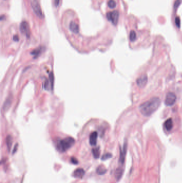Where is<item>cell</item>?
<instances>
[{
	"instance_id": "obj_1",
	"label": "cell",
	"mask_w": 182,
	"mask_h": 183,
	"mask_svg": "<svg viewBox=\"0 0 182 183\" xmlns=\"http://www.w3.org/2000/svg\"><path fill=\"white\" fill-rule=\"evenodd\" d=\"M160 104V99L158 97H153L141 103L139 107V110L143 116L148 117L159 108Z\"/></svg>"
},
{
	"instance_id": "obj_2",
	"label": "cell",
	"mask_w": 182,
	"mask_h": 183,
	"mask_svg": "<svg viewBox=\"0 0 182 183\" xmlns=\"http://www.w3.org/2000/svg\"><path fill=\"white\" fill-rule=\"evenodd\" d=\"M75 144V140L72 137H67L60 140L57 144V148L60 152H65L71 148Z\"/></svg>"
},
{
	"instance_id": "obj_3",
	"label": "cell",
	"mask_w": 182,
	"mask_h": 183,
	"mask_svg": "<svg viewBox=\"0 0 182 183\" xmlns=\"http://www.w3.org/2000/svg\"><path fill=\"white\" fill-rule=\"evenodd\" d=\"M177 97L174 93L168 92L165 99V104L167 106H173L176 101Z\"/></svg>"
},
{
	"instance_id": "obj_4",
	"label": "cell",
	"mask_w": 182,
	"mask_h": 183,
	"mask_svg": "<svg viewBox=\"0 0 182 183\" xmlns=\"http://www.w3.org/2000/svg\"><path fill=\"white\" fill-rule=\"evenodd\" d=\"M119 13L115 10V11L109 12L107 14V18L109 21L110 22H112V23L116 25L118 22L119 20Z\"/></svg>"
},
{
	"instance_id": "obj_5",
	"label": "cell",
	"mask_w": 182,
	"mask_h": 183,
	"mask_svg": "<svg viewBox=\"0 0 182 183\" xmlns=\"http://www.w3.org/2000/svg\"><path fill=\"white\" fill-rule=\"evenodd\" d=\"M31 5L35 14L40 18H42L43 14L41 11V7H40L37 0H31Z\"/></svg>"
},
{
	"instance_id": "obj_6",
	"label": "cell",
	"mask_w": 182,
	"mask_h": 183,
	"mask_svg": "<svg viewBox=\"0 0 182 183\" xmlns=\"http://www.w3.org/2000/svg\"><path fill=\"white\" fill-rule=\"evenodd\" d=\"M148 77L146 75H143L139 77L136 80L137 86L139 88H144L147 84Z\"/></svg>"
},
{
	"instance_id": "obj_7",
	"label": "cell",
	"mask_w": 182,
	"mask_h": 183,
	"mask_svg": "<svg viewBox=\"0 0 182 183\" xmlns=\"http://www.w3.org/2000/svg\"><path fill=\"white\" fill-rule=\"evenodd\" d=\"M20 29H21V32L26 35L27 38L29 37L30 32H29V28L28 23L26 22H23L20 26Z\"/></svg>"
},
{
	"instance_id": "obj_8",
	"label": "cell",
	"mask_w": 182,
	"mask_h": 183,
	"mask_svg": "<svg viewBox=\"0 0 182 183\" xmlns=\"http://www.w3.org/2000/svg\"><path fill=\"white\" fill-rule=\"evenodd\" d=\"M85 175V171L82 168H77L74 171L73 176L76 178L81 179Z\"/></svg>"
},
{
	"instance_id": "obj_9",
	"label": "cell",
	"mask_w": 182,
	"mask_h": 183,
	"mask_svg": "<svg viewBox=\"0 0 182 183\" xmlns=\"http://www.w3.org/2000/svg\"><path fill=\"white\" fill-rule=\"evenodd\" d=\"M98 133L97 132H93L89 137V143L92 146H95L97 144Z\"/></svg>"
},
{
	"instance_id": "obj_10",
	"label": "cell",
	"mask_w": 182,
	"mask_h": 183,
	"mask_svg": "<svg viewBox=\"0 0 182 183\" xmlns=\"http://www.w3.org/2000/svg\"><path fill=\"white\" fill-rule=\"evenodd\" d=\"M127 151V144H125L124 147L122 149L120 150V162L121 164H124L125 159V156H126V154Z\"/></svg>"
},
{
	"instance_id": "obj_11",
	"label": "cell",
	"mask_w": 182,
	"mask_h": 183,
	"mask_svg": "<svg viewBox=\"0 0 182 183\" xmlns=\"http://www.w3.org/2000/svg\"><path fill=\"white\" fill-rule=\"evenodd\" d=\"M69 29L71 31L75 34H77L79 32V27L78 24L74 22H70L69 24Z\"/></svg>"
},
{
	"instance_id": "obj_12",
	"label": "cell",
	"mask_w": 182,
	"mask_h": 183,
	"mask_svg": "<svg viewBox=\"0 0 182 183\" xmlns=\"http://www.w3.org/2000/svg\"><path fill=\"white\" fill-rule=\"evenodd\" d=\"M164 127L167 131H170L171 130L173 127V121L171 118H169L165 121Z\"/></svg>"
},
{
	"instance_id": "obj_13",
	"label": "cell",
	"mask_w": 182,
	"mask_h": 183,
	"mask_svg": "<svg viewBox=\"0 0 182 183\" xmlns=\"http://www.w3.org/2000/svg\"><path fill=\"white\" fill-rule=\"evenodd\" d=\"M12 97L11 96H8V97L6 99L3 106V109L4 111L8 110L9 109V108L10 107L12 103Z\"/></svg>"
},
{
	"instance_id": "obj_14",
	"label": "cell",
	"mask_w": 182,
	"mask_h": 183,
	"mask_svg": "<svg viewBox=\"0 0 182 183\" xmlns=\"http://www.w3.org/2000/svg\"><path fill=\"white\" fill-rule=\"evenodd\" d=\"M43 47H40L34 50H33L32 52L31 53V54L33 55L35 57H37L38 56H39L41 54L43 51Z\"/></svg>"
},
{
	"instance_id": "obj_15",
	"label": "cell",
	"mask_w": 182,
	"mask_h": 183,
	"mask_svg": "<svg viewBox=\"0 0 182 183\" xmlns=\"http://www.w3.org/2000/svg\"><path fill=\"white\" fill-rule=\"evenodd\" d=\"M6 145H7V148H8V150L9 151H10L11 146H12V138L11 136H8L6 137Z\"/></svg>"
},
{
	"instance_id": "obj_16",
	"label": "cell",
	"mask_w": 182,
	"mask_h": 183,
	"mask_svg": "<svg viewBox=\"0 0 182 183\" xmlns=\"http://www.w3.org/2000/svg\"><path fill=\"white\" fill-rule=\"evenodd\" d=\"M123 169L121 168H118L115 172V178L117 179V180H119L120 179V178H121L123 174Z\"/></svg>"
},
{
	"instance_id": "obj_17",
	"label": "cell",
	"mask_w": 182,
	"mask_h": 183,
	"mask_svg": "<svg viewBox=\"0 0 182 183\" xmlns=\"http://www.w3.org/2000/svg\"><path fill=\"white\" fill-rule=\"evenodd\" d=\"M106 171H107V169L103 166H99L96 169V172L99 175H104L106 172Z\"/></svg>"
},
{
	"instance_id": "obj_18",
	"label": "cell",
	"mask_w": 182,
	"mask_h": 183,
	"mask_svg": "<svg viewBox=\"0 0 182 183\" xmlns=\"http://www.w3.org/2000/svg\"><path fill=\"white\" fill-rule=\"evenodd\" d=\"M92 152L93 154V156L95 158H98L100 156V150L99 147L95 148L93 149Z\"/></svg>"
},
{
	"instance_id": "obj_19",
	"label": "cell",
	"mask_w": 182,
	"mask_h": 183,
	"mask_svg": "<svg viewBox=\"0 0 182 183\" xmlns=\"http://www.w3.org/2000/svg\"><path fill=\"white\" fill-rule=\"evenodd\" d=\"M137 39V35L136 33L134 31H131L129 34V39L131 42H134L136 41Z\"/></svg>"
},
{
	"instance_id": "obj_20",
	"label": "cell",
	"mask_w": 182,
	"mask_h": 183,
	"mask_svg": "<svg viewBox=\"0 0 182 183\" xmlns=\"http://www.w3.org/2000/svg\"><path fill=\"white\" fill-rule=\"evenodd\" d=\"M49 78L50 83V85H51V88L53 89L54 88V76L53 72H50L49 74Z\"/></svg>"
},
{
	"instance_id": "obj_21",
	"label": "cell",
	"mask_w": 182,
	"mask_h": 183,
	"mask_svg": "<svg viewBox=\"0 0 182 183\" xmlns=\"http://www.w3.org/2000/svg\"><path fill=\"white\" fill-rule=\"evenodd\" d=\"M108 7L111 9H114L116 7V4L114 0H109L107 2Z\"/></svg>"
},
{
	"instance_id": "obj_22",
	"label": "cell",
	"mask_w": 182,
	"mask_h": 183,
	"mask_svg": "<svg viewBox=\"0 0 182 183\" xmlns=\"http://www.w3.org/2000/svg\"><path fill=\"white\" fill-rule=\"evenodd\" d=\"M112 157V155L110 153H106L104 154L102 157V160H103V161L107 160L109 158H110Z\"/></svg>"
},
{
	"instance_id": "obj_23",
	"label": "cell",
	"mask_w": 182,
	"mask_h": 183,
	"mask_svg": "<svg viewBox=\"0 0 182 183\" xmlns=\"http://www.w3.org/2000/svg\"><path fill=\"white\" fill-rule=\"evenodd\" d=\"M70 162H72V163H73L74 164H78V160L74 157H71V158H70Z\"/></svg>"
},
{
	"instance_id": "obj_24",
	"label": "cell",
	"mask_w": 182,
	"mask_h": 183,
	"mask_svg": "<svg viewBox=\"0 0 182 183\" xmlns=\"http://www.w3.org/2000/svg\"><path fill=\"white\" fill-rule=\"evenodd\" d=\"M18 146V144H16L15 145V146H14V149H13V151H12V154H14L15 153V152L17 151Z\"/></svg>"
},
{
	"instance_id": "obj_25",
	"label": "cell",
	"mask_w": 182,
	"mask_h": 183,
	"mask_svg": "<svg viewBox=\"0 0 182 183\" xmlns=\"http://www.w3.org/2000/svg\"><path fill=\"white\" fill-rule=\"evenodd\" d=\"M13 40L15 41H18L19 40V36L17 35H14L13 37Z\"/></svg>"
},
{
	"instance_id": "obj_26",
	"label": "cell",
	"mask_w": 182,
	"mask_h": 183,
	"mask_svg": "<svg viewBox=\"0 0 182 183\" xmlns=\"http://www.w3.org/2000/svg\"><path fill=\"white\" fill-rule=\"evenodd\" d=\"M59 0H56L55 1V4H56L57 5L59 4Z\"/></svg>"
}]
</instances>
